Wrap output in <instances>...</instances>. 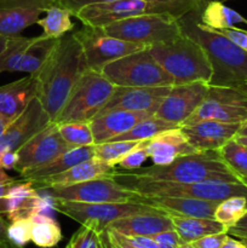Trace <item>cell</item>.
<instances>
[{
  "label": "cell",
  "instance_id": "obj_55",
  "mask_svg": "<svg viewBox=\"0 0 247 248\" xmlns=\"http://www.w3.org/2000/svg\"><path fill=\"white\" fill-rule=\"evenodd\" d=\"M237 135L247 136V120L245 121V123L241 124V126H240V130H239V132H237Z\"/></svg>",
  "mask_w": 247,
  "mask_h": 248
},
{
  "label": "cell",
  "instance_id": "obj_48",
  "mask_svg": "<svg viewBox=\"0 0 247 248\" xmlns=\"http://www.w3.org/2000/svg\"><path fill=\"white\" fill-rule=\"evenodd\" d=\"M18 162V153L9 152L0 155V167L4 170H15Z\"/></svg>",
  "mask_w": 247,
  "mask_h": 248
},
{
  "label": "cell",
  "instance_id": "obj_26",
  "mask_svg": "<svg viewBox=\"0 0 247 248\" xmlns=\"http://www.w3.org/2000/svg\"><path fill=\"white\" fill-rule=\"evenodd\" d=\"M173 229V223L167 213H139L110 223L106 230H114L125 236L153 237L166 230Z\"/></svg>",
  "mask_w": 247,
  "mask_h": 248
},
{
  "label": "cell",
  "instance_id": "obj_16",
  "mask_svg": "<svg viewBox=\"0 0 247 248\" xmlns=\"http://www.w3.org/2000/svg\"><path fill=\"white\" fill-rule=\"evenodd\" d=\"M55 4L52 0H0V36H19Z\"/></svg>",
  "mask_w": 247,
  "mask_h": 248
},
{
  "label": "cell",
  "instance_id": "obj_13",
  "mask_svg": "<svg viewBox=\"0 0 247 248\" xmlns=\"http://www.w3.org/2000/svg\"><path fill=\"white\" fill-rule=\"evenodd\" d=\"M73 35L81 45L89 69L99 73L108 63L130 53L148 48L140 44L130 43L108 35L103 28L84 26L81 29L74 31Z\"/></svg>",
  "mask_w": 247,
  "mask_h": 248
},
{
  "label": "cell",
  "instance_id": "obj_2",
  "mask_svg": "<svg viewBox=\"0 0 247 248\" xmlns=\"http://www.w3.org/2000/svg\"><path fill=\"white\" fill-rule=\"evenodd\" d=\"M111 178L118 182H170V183H198V182H240L220 157L218 150L196 152L178 157L164 166L139 167L137 170L118 169Z\"/></svg>",
  "mask_w": 247,
  "mask_h": 248
},
{
  "label": "cell",
  "instance_id": "obj_25",
  "mask_svg": "<svg viewBox=\"0 0 247 248\" xmlns=\"http://www.w3.org/2000/svg\"><path fill=\"white\" fill-rule=\"evenodd\" d=\"M115 170L116 166H113V165L93 156L86 161L75 165L72 169L67 170L62 173L33 181L31 183L36 189H44L47 186H64L81 183V182L90 181V179L111 177Z\"/></svg>",
  "mask_w": 247,
  "mask_h": 248
},
{
  "label": "cell",
  "instance_id": "obj_40",
  "mask_svg": "<svg viewBox=\"0 0 247 248\" xmlns=\"http://www.w3.org/2000/svg\"><path fill=\"white\" fill-rule=\"evenodd\" d=\"M99 234L91 225H81L65 248H98Z\"/></svg>",
  "mask_w": 247,
  "mask_h": 248
},
{
  "label": "cell",
  "instance_id": "obj_4",
  "mask_svg": "<svg viewBox=\"0 0 247 248\" xmlns=\"http://www.w3.org/2000/svg\"><path fill=\"white\" fill-rule=\"evenodd\" d=\"M150 55L173 79V85L212 79V67L203 48L190 36L182 34L174 40L150 46Z\"/></svg>",
  "mask_w": 247,
  "mask_h": 248
},
{
  "label": "cell",
  "instance_id": "obj_44",
  "mask_svg": "<svg viewBox=\"0 0 247 248\" xmlns=\"http://www.w3.org/2000/svg\"><path fill=\"white\" fill-rule=\"evenodd\" d=\"M16 178H12L5 172L4 169L0 167V216L7 213V202L6 196L9 193V189L15 183Z\"/></svg>",
  "mask_w": 247,
  "mask_h": 248
},
{
  "label": "cell",
  "instance_id": "obj_38",
  "mask_svg": "<svg viewBox=\"0 0 247 248\" xmlns=\"http://www.w3.org/2000/svg\"><path fill=\"white\" fill-rule=\"evenodd\" d=\"M139 144L140 142L136 140H109L94 144V156L113 166H118L119 161Z\"/></svg>",
  "mask_w": 247,
  "mask_h": 248
},
{
  "label": "cell",
  "instance_id": "obj_17",
  "mask_svg": "<svg viewBox=\"0 0 247 248\" xmlns=\"http://www.w3.org/2000/svg\"><path fill=\"white\" fill-rule=\"evenodd\" d=\"M52 123L38 98L34 99L28 108L12 121L0 137V155L9 152H17L34 135Z\"/></svg>",
  "mask_w": 247,
  "mask_h": 248
},
{
  "label": "cell",
  "instance_id": "obj_56",
  "mask_svg": "<svg viewBox=\"0 0 247 248\" xmlns=\"http://www.w3.org/2000/svg\"><path fill=\"white\" fill-rule=\"evenodd\" d=\"M0 248H23V247L17 246V245L14 244V242L10 241V242H6V244H0Z\"/></svg>",
  "mask_w": 247,
  "mask_h": 248
},
{
  "label": "cell",
  "instance_id": "obj_23",
  "mask_svg": "<svg viewBox=\"0 0 247 248\" xmlns=\"http://www.w3.org/2000/svg\"><path fill=\"white\" fill-rule=\"evenodd\" d=\"M150 116L147 113L130 111L124 109H111L101 111L89 121L93 135L94 144L109 142L118 136L127 132L136 124Z\"/></svg>",
  "mask_w": 247,
  "mask_h": 248
},
{
  "label": "cell",
  "instance_id": "obj_41",
  "mask_svg": "<svg viewBox=\"0 0 247 248\" xmlns=\"http://www.w3.org/2000/svg\"><path fill=\"white\" fill-rule=\"evenodd\" d=\"M147 159H149L148 156V153L145 147L143 145V142H140V144L138 147H136L135 149L131 150L130 153L125 155L123 159L119 161V166L123 170H127V171H131V170H137L139 167L143 166Z\"/></svg>",
  "mask_w": 247,
  "mask_h": 248
},
{
  "label": "cell",
  "instance_id": "obj_61",
  "mask_svg": "<svg viewBox=\"0 0 247 248\" xmlns=\"http://www.w3.org/2000/svg\"><path fill=\"white\" fill-rule=\"evenodd\" d=\"M52 1H56V2H57V4H58V0H52Z\"/></svg>",
  "mask_w": 247,
  "mask_h": 248
},
{
  "label": "cell",
  "instance_id": "obj_35",
  "mask_svg": "<svg viewBox=\"0 0 247 248\" xmlns=\"http://www.w3.org/2000/svg\"><path fill=\"white\" fill-rule=\"evenodd\" d=\"M219 155L228 169L237 177L244 178L247 177V148L237 143L232 138L225 143L219 150Z\"/></svg>",
  "mask_w": 247,
  "mask_h": 248
},
{
  "label": "cell",
  "instance_id": "obj_12",
  "mask_svg": "<svg viewBox=\"0 0 247 248\" xmlns=\"http://www.w3.org/2000/svg\"><path fill=\"white\" fill-rule=\"evenodd\" d=\"M38 190L44 191L55 200L82 203L125 202L136 196L135 191L121 186L111 177L90 179L64 186H47Z\"/></svg>",
  "mask_w": 247,
  "mask_h": 248
},
{
  "label": "cell",
  "instance_id": "obj_22",
  "mask_svg": "<svg viewBox=\"0 0 247 248\" xmlns=\"http://www.w3.org/2000/svg\"><path fill=\"white\" fill-rule=\"evenodd\" d=\"M132 200L157 208L169 216L212 218V219H215V212L218 206V202L215 201L178 198V196H144L136 194Z\"/></svg>",
  "mask_w": 247,
  "mask_h": 248
},
{
  "label": "cell",
  "instance_id": "obj_27",
  "mask_svg": "<svg viewBox=\"0 0 247 248\" xmlns=\"http://www.w3.org/2000/svg\"><path fill=\"white\" fill-rule=\"evenodd\" d=\"M39 195L38 189L28 179H16L6 196L7 218L10 222L33 216L34 202Z\"/></svg>",
  "mask_w": 247,
  "mask_h": 248
},
{
  "label": "cell",
  "instance_id": "obj_37",
  "mask_svg": "<svg viewBox=\"0 0 247 248\" xmlns=\"http://www.w3.org/2000/svg\"><path fill=\"white\" fill-rule=\"evenodd\" d=\"M247 213V198L232 196L218 202L215 212V219L227 228L236 224Z\"/></svg>",
  "mask_w": 247,
  "mask_h": 248
},
{
  "label": "cell",
  "instance_id": "obj_33",
  "mask_svg": "<svg viewBox=\"0 0 247 248\" xmlns=\"http://www.w3.org/2000/svg\"><path fill=\"white\" fill-rule=\"evenodd\" d=\"M177 127H179V126L169 123L166 120H162V119L157 118L154 114V115H150L148 118L140 120L131 130H128L127 132L118 136V137H115L111 140H136V142H144V140H150V138L164 132V131L172 130V128Z\"/></svg>",
  "mask_w": 247,
  "mask_h": 248
},
{
  "label": "cell",
  "instance_id": "obj_9",
  "mask_svg": "<svg viewBox=\"0 0 247 248\" xmlns=\"http://www.w3.org/2000/svg\"><path fill=\"white\" fill-rule=\"evenodd\" d=\"M55 210L81 225H91L98 232L106 230L110 223L139 213H159L162 211L137 201L125 202L82 203L56 200ZM165 213V212H164Z\"/></svg>",
  "mask_w": 247,
  "mask_h": 248
},
{
  "label": "cell",
  "instance_id": "obj_60",
  "mask_svg": "<svg viewBox=\"0 0 247 248\" xmlns=\"http://www.w3.org/2000/svg\"><path fill=\"white\" fill-rule=\"evenodd\" d=\"M178 248H194V247L189 244H184V245H181Z\"/></svg>",
  "mask_w": 247,
  "mask_h": 248
},
{
  "label": "cell",
  "instance_id": "obj_1",
  "mask_svg": "<svg viewBox=\"0 0 247 248\" xmlns=\"http://www.w3.org/2000/svg\"><path fill=\"white\" fill-rule=\"evenodd\" d=\"M87 67L81 45L73 34L60 38L55 50L35 75L40 85L38 99L51 121L55 120Z\"/></svg>",
  "mask_w": 247,
  "mask_h": 248
},
{
  "label": "cell",
  "instance_id": "obj_57",
  "mask_svg": "<svg viewBox=\"0 0 247 248\" xmlns=\"http://www.w3.org/2000/svg\"><path fill=\"white\" fill-rule=\"evenodd\" d=\"M6 43H7V38H5V36H0V53H1V51L4 50L5 46H6Z\"/></svg>",
  "mask_w": 247,
  "mask_h": 248
},
{
  "label": "cell",
  "instance_id": "obj_28",
  "mask_svg": "<svg viewBox=\"0 0 247 248\" xmlns=\"http://www.w3.org/2000/svg\"><path fill=\"white\" fill-rule=\"evenodd\" d=\"M93 145L73 148V149L58 155L57 157L51 160V161L47 162V164L43 165V166L38 167V169L31 170V171L27 172V173L22 174L21 178L28 179V181L33 182V181H38V179H41V178H46V177L62 173V172L72 169V167L75 166V165L80 164V162L82 161H86V160L93 157L94 156Z\"/></svg>",
  "mask_w": 247,
  "mask_h": 248
},
{
  "label": "cell",
  "instance_id": "obj_31",
  "mask_svg": "<svg viewBox=\"0 0 247 248\" xmlns=\"http://www.w3.org/2000/svg\"><path fill=\"white\" fill-rule=\"evenodd\" d=\"M72 16L73 14L69 10L55 4L46 10L45 16L39 18L36 24L43 28V34L45 36L60 39L74 29V23L70 19Z\"/></svg>",
  "mask_w": 247,
  "mask_h": 248
},
{
  "label": "cell",
  "instance_id": "obj_53",
  "mask_svg": "<svg viewBox=\"0 0 247 248\" xmlns=\"http://www.w3.org/2000/svg\"><path fill=\"white\" fill-rule=\"evenodd\" d=\"M10 124H11V123H10V121H7L6 119L2 118V116L0 115V137H1L2 133L5 132V130H6L7 126H9Z\"/></svg>",
  "mask_w": 247,
  "mask_h": 248
},
{
  "label": "cell",
  "instance_id": "obj_42",
  "mask_svg": "<svg viewBox=\"0 0 247 248\" xmlns=\"http://www.w3.org/2000/svg\"><path fill=\"white\" fill-rule=\"evenodd\" d=\"M228 236H229L228 232H218V234L201 237V239L196 240L189 245H191L194 248H220L224 245Z\"/></svg>",
  "mask_w": 247,
  "mask_h": 248
},
{
  "label": "cell",
  "instance_id": "obj_18",
  "mask_svg": "<svg viewBox=\"0 0 247 248\" xmlns=\"http://www.w3.org/2000/svg\"><path fill=\"white\" fill-rule=\"evenodd\" d=\"M143 14H150L149 4L145 0H111L87 5L80 9L74 17L86 27L104 28L114 22Z\"/></svg>",
  "mask_w": 247,
  "mask_h": 248
},
{
  "label": "cell",
  "instance_id": "obj_34",
  "mask_svg": "<svg viewBox=\"0 0 247 248\" xmlns=\"http://www.w3.org/2000/svg\"><path fill=\"white\" fill-rule=\"evenodd\" d=\"M150 14H167L179 19L190 12H201L207 0H145Z\"/></svg>",
  "mask_w": 247,
  "mask_h": 248
},
{
  "label": "cell",
  "instance_id": "obj_11",
  "mask_svg": "<svg viewBox=\"0 0 247 248\" xmlns=\"http://www.w3.org/2000/svg\"><path fill=\"white\" fill-rule=\"evenodd\" d=\"M60 39L47 38L44 34L34 38L15 36L7 39L0 53V73L24 72L36 74L55 50Z\"/></svg>",
  "mask_w": 247,
  "mask_h": 248
},
{
  "label": "cell",
  "instance_id": "obj_59",
  "mask_svg": "<svg viewBox=\"0 0 247 248\" xmlns=\"http://www.w3.org/2000/svg\"><path fill=\"white\" fill-rule=\"evenodd\" d=\"M239 89H241L242 91L245 92V93H247V80H246V81H245V82H242L241 85H240Z\"/></svg>",
  "mask_w": 247,
  "mask_h": 248
},
{
  "label": "cell",
  "instance_id": "obj_14",
  "mask_svg": "<svg viewBox=\"0 0 247 248\" xmlns=\"http://www.w3.org/2000/svg\"><path fill=\"white\" fill-rule=\"evenodd\" d=\"M70 149H73V147L61 137L57 124L51 123L17 150L18 162L15 167V171L22 176L31 170L47 164L58 155Z\"/></svg>",
  "mask_w": 247,
  "mask_h": 248
},
{
  "label": "cell",
  "instance_id": "obj_49",
  "mask_svg": "<svg viewBox=\"0 0 247 248\" xmlns=\"http://www.w3.org/2000/svg\"><path fill=\"white\" fill-rule=\"evenodd\" d=\"M125 236V235H124ZM130 242L140 248H159L153 237L148 236H126Z\"/></svg>",
  "mask_w": 247,
  "mask_h": 248
},
{
  "label": "cell",
  "instance_id": "obj_47",
  "mask_svg": "<svg viewBox=\"0 0 247 248\" xmlns=\"http://www.w3.org/2000/svg\"><path fill=\"white\" fill-rule=\"evenodd\" d=\"M228 235L239 239L240 241L247 242V213L232 227L228 228Z\"/></svg>",
  "mask_w": 247,
  "mask_h": 248
},
{
  "label": "cell",
  "instance_id": "obj_36",
  "mask_svg": "<svg viewBox=\"0 0 247 248\" xmlns=\"http://www.w3.org/2000/svg\"><path fill=\"white\" fill-rule=\"evenodd\" d=\"M60 135L73 148L93 145V135L89 121H74V123L57 124Z\"/></svg>",
  "mask_w": 247,
  "mask_h": 248
},
{
  "label": "cell",
  "instance_id": "obj_10",
  "mask_svg": "<svg viewBox=\"0 0 247 248\" xmlns=\"http://www.w3.org/2000/svg\"><path fill=\"white\" fill-rule=\"evenodd\" d=\"M203 120L242 124L247 120V93L239 87L208 85L207 93L200 106L183 125Z\"/></svg>",
  "mask_w": 247,
  "mask_h": 248
},
{
  "label": "cell",
  "instance_id": "obj_6",
  "mask_svg": "<svg viewBox=\"0 0 247 248\" xmlns=\"http://www.w3.org/2000/svg\"><path fill=\"white\" fill-rule=\"evenodd\" d=\"M118 182V181H116ZM121 186L144 196H178L220 202L232 196L247 198V186L244 182H198V183H170V182H119Z\"/></svg>",
  "mask_w": 247,
  "mask_h": 248
},
{
  "label": "cell",
  "instance_id": "obj_43",
  "mask_svg": "<svg viewBox=\"0 0 247 248\" xmlns=\"http://www.w3.org/2000/svg\"><path fill=\"white\" fill-rule=\"evenodd\" d=\"M153 239L156 242L159 248H178L181 245H184L182 244L181 239L174 229L166 230V232L154 235Z\"/></svg>",
  "mask_w": 247,
  "mask_h": 248
},
{
  "label": "cell",
  "instance_id": "obj_51",
  "mask_svg": "<svg viewBox=\"0 0 247 248\" xmlns=\"http://www.w3.org/2000/svg\"><path fill=\"white\" fill-rule=\"evenodd\" d=\"M220 248H246V245L242 241H240V240H235L232 236H228L224 245Z\"/></svg>",
  "mask_w": 247,
  "mask_h": 248
},
{
  "label": "cell",
  "instance_id": "obj_29",
  "mask_svg": "<svg viewBox=\"0 0 247 248\" xmlns=\"http://www.w3.org/2000/svg\"><path fill=\"white\" fill-rule=\"evenodd\" d=\"M173 223V229L178 234L182 244H191L203 236L218 232H227L228 228L212 218L182 217L170 216Z\"/></svg>",
  "mask_w": 247,
  "mask_h": 248
},
{
  "label": "cell",
  "instance_id": "obj_52",
  "mask_svg": "<svg viewBox=\"0 0 247 248\" xmlns=\"http://www.w3.org/2000/svg\"><path fill=\"white\" fill-rule=\"evenodd\" d=\"M98 248H110V246H109L108 236H107V232H102L101 234H99Z\"/></svg>",
  "mask_w": 247,
  "mask_h": 248
},
{
  "label": "cell",
  "instance_id": "obj_46",
  "mask_svg": "<svg viewBox=\"0 0 247 248\" xmlns=\"http://www.w3.org/2000/svg\"><path fill=\"white\" fill-rule=\"evenodd\" d=\"M111 1V0H58V5L69 10L74 16L80 9L87 6V5L98 4V2Z\"/></svg>",
  "mask_w": 247,
  "mask_h": 248
},
{
  "label": "cell",
  "instance_id": "obj_58",
  "mask_svg": "<svg viewBox=\"0 0 247 248\" xmlns=\"http://www.w3.org/2000/svg\"><path fill=\"white\" fill-rule=\"evenodd\" d=\"M109 246H110V248H125V247L120 246L119 244H116V242L113 241V240H109Z\"/></svg>",
  "mask_w": 247,
  "mask_h": 248
},
{
  "label": "cell",
  "instance_id": "obj_54",
  "mask_svg": "<svg viewBox=\"0 0 247 248\" xmlns=\"http://www.w3.org/2000/svg\"><path fill=\"white\" fill-rule=\"evenodd\" d=\"M234 140H236L237 143H240V144H242L244 147L247 148V136H240V135H236L234 137Z\"/></svg>",
  "mask_w": 247,
  "mask_h": 248
},
{
  "label": "cell",
  "instance_id": "obj_3",
  "mask_svg": "<svg viewBox=\"0 0 247 248\" xmlns=\"http://www.w3.org/2000/svg\"><path fill=\"white\" fill-rule=\"evenodd\" d=\"M201 12H190L179 18L182 31L195 40L207 55L212 67V86L239 87L247 80V52L227 36L203 26Z\"/></svg>",
  "mask_w": 247,
  "mask_h": 248
},
{
  "label": "cell",
  "instance_id": "obj_8",
  "mask_svg": "<svg viewBox=\"0 0 247 248\" xmlns=\"http://www.w3.org/2000/svg\"><path fill=\"white\" fill-rule=\"evenodd\" d=\"M114 86H172L173 79L162 69L149 52V47L118 58L101 70Z\"/></svg>",
  "mask_w": 247,
  "mask_h": 248
},
{
  "label": "cell",
  "instance_id": "obj_24",
  "mask_svg": "<svg viewBox=\"0 0 247 248\" xmlns=\"http://www.w3.org/2000/svg\"><path fill=\"white\" fill-rule=\"evenodd\" d=\"M143 145L147 149L148 156L153 161V165L156 166L169 165L178 157L196 153L186 140L181 127L164 131L150 140H144Z\"/></svg>",
  "mask_w": 247,
  "mask_h": 248
},
{
  "label": "cell",
  "instance_id": "obj_30",
  "mask_svg": "<svg viewBox=\"0 0 247 248\" xmlns=\"http://www.w3.org/2000/svg\"><path fill=\"white\" fill-rule=\"evenodd\" d=\"M200 22L215 31L232 28L239 23L247 24V19L244 16L218 0L206 2L200 14Z\"/></svg>",
  "mask_w": 247,
  "mask_h": 248
},
{
  "label": "cell",
  "instance_id": "obj_15",
  "mask_svg": "<svg viewBox=\"0 0 247 248\" xmlns=\"http://www.w3.org/2000/svg\"><path fill=\"white\" fill-rule=\"evenodd\" d=\"M208 85L205 81L172 85L155 115L181 127L205 98Z\"/></svg>",
  "mask_w": 247,
  "mask_h": 248
},
{
  "label": "cell",
  "instance_id": "obj_45",
  "mask_svg": "<svg viewBox=\"0 0 247 248\" xmlns=\"http://www.w3.org/2000/svg\"><path fill=\"white\" fill-rule=\"evenodd\" d=\"M215 31V29H213ZM218 33H220L222 35L227 36L230 41L235 44V45L239 46L240 48H242L244 51L247 52V31L239 28H225V29H219V31H216Z\"/></svg>",
  "mask_w": 247,
  "mask_h": 248
},
{
  "label": "cell",
  "instance_id": "obj_5",
  "mask_svg": "<svg viewBox=\"0 0 247 248\" xmlns=\"http://www.w3.org/2000/svg\"><path fill=\"white\" fill-rule=\"evenodd\" d=\"M114 89L115 86L102 73L87 69L52 123L90 121L106 107L113 96Z\"/></svg>",
  "mask_w": 247,
  "mask_h": 248
},
{
  "label": "cell",
  "instance_id": "obj_39",
  "mask_svg": "<svg viewBox=\"0 0 247 248\" xmlns=\"http://www.w3.org/2000/svg\"><path fill=\"white\" fill-rule=\"evenodd\" d=\"M31 228L33 223L28 218L14 220L7 227V236L15 245L23 247L31 241Z\"/></svg>",
  "mask_w": 247,
  "mask_h": 248
},
{
  "label": "cell",
  "instance_id": "obj_7",
  "mask_svg": "<svg viewBox=\"0 0 247 248\" xmlns=\"http://www.w3.org/2000/svg\"><path fill=\"white\" fill-rule=\"evenodd\" d=\"M108 35L147 47L169 43L183 34L179 19L167 14H143L104 27Z\"/></svg>",
  "mask_w": 247,
  "mask_h": 248
},
{
  "label": "cell",
  "instance_id": "obj_32",
  "mask_svg": "<svg viewBox=\"0 0 247 248\" xmlns=\"http://www.w3.org/2000/svg\"><path fill=\"white\" fill-rule=\"evenodd\" d=\"M29 219L33 223L31 242L40 248H52L62 240V232L52 216L34 215Z\"/></svg>",
  "mask_w": 247,
  "mask_h": 248
},
{
  "label": "cell",
  "instance_id": "obj_21",
  "mask_svg": "<svg viewBox=\"0 0 247 248\" xmlns=\"http://www.w3.org/2000/svg\"><path fill=\"white\" fill-rule=\"evenodd\" d=\"M40 85L34 74L0 86V115L12 123L39 97Z\"/></svg>",
  "mask_w": 247,
  "mask_h": 248
},
{
  "label": "cell",
  "instance_id": "obj_20",
  "mask_svg": "<svg viewBox=\"0 0 247 248\" xmlns=\"http://www.w3.org/2000/svg\"><path fill=\"white\" fill-rule=\"evenodd\" d=\"M240 126L241 124L203 120L191 125H182L181 131L196 152H207L219 150L237 135Z\"/></svg>",
  "mask_w": 247,
  "mask_h": 248
},
{
  "label": "cell",
  "instance_id": "obj_19",
  "mask_svg": "<svg viewBox=\"0 0 247 248\" xmlns=\"http://www.w3.org/2000/svg\"><path fill=\"white\" fill-rule=\"evenodd\" d=\"M172 86L126 87L115 86L113 96L101 111L124 109L154 115ZM99 111V113H101Z\"/></svg>",
  "mask_w": 247,
  "mask_h": 248
},
{
  "label": "cell",
  "instance_id": "obj_50",
  "mask_svg": "<svg viewBox=\"0 0 247 248\" xmlns=\"http://www.w3.org/2000/svg\"><path fill=\"white\" fill-rule=\"evenodd\" d=\"M7 227H9L7 222L0 216V244H6L11 241L7 236Z\"/></svg>",
  "mask_w": 247,
  "mask_h": 248
},
{
  "label": "cell",
  "instance_id": "obj_62",
  "mask_svg": "<svg viewBox=\"0 0 247 248\" xmlns=\"http://www.w3.org/2000/svg\"><path fill=\"white\" fill-rule=\"evenodd\" d=\"M244 244H245V245H246V248H247V242H244Z\"/></svg>",
  "mask_w": 247,
  "mask_h": 248
}]
</instances>
